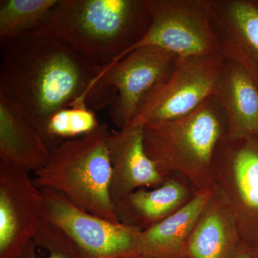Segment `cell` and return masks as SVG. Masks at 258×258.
<instances>
[{
    "mask_svg": "<svg viewBox=\"0 0 258 258\" xmlns=\"http://www.w3.org/2000/svg\"><path fill=\"white\" fill-rule=\"evenodd\" d=\"M125 258H148L145 257V256L141 255V254H139V255L132 256V257H128Z\"/></svg>",
    "mask_w": 258,
    "mask_h": 258,
    "instance_id": "obj_23",
    "label": "cell"
},
{
    "mask_svg": "<svg viewBox=\"0 0 258 258\" xmlns=\"http://www.w3.org/2000/svg\"><path fill=\"white\" fill-rule=\"evenodd\" d=\"M100 125L93 110L86 106L62 108L51 115L39 129L50 148L93 132Z\"/></svg>",
    "mask_w": 258,
    "mask_h": 258,
    "instance_id": "obj_17",
    "label": "cell"
},
{
    "mask_svg": "<svg viewBox=\"0 0 258 258\" xmlns=\"http://www.w3.org/2000/svg\"><path fill=\"white\" fill-rule=\"evenodd\" d=\"M184 195L181 185L168 181L152 191L139 189L126 195L113 205L115 215L119 223L132 228L135 224H149L152 227L175 208Z\"/></svg>",
    "mask_w": 258,
    "mask_h": 258,
    "instance_id": "obj_15",
    "label": "cell"
},
{
    "mask_svg": "<svg viewBox=\"0 0 258 258\" xmlns=\"http://www.w3.org/2000/svg\"><path fill=\"white\" fill-rule=\"evenodd\" d=\"M249 253H250V252H249ZM250 254L252 258H258V247L257 249H254L253 252L250 253Z\"/></svg>",
    "mask_w": 258,
    "mask_h": 258,
    "instance_id": "obj_22",
    "label": "cell"
},
{
    "mask_svg": "<svg viewBox=\"0 0 258 258\" xmlns=\"http://www.w3.org/2000/svg\"><path fill=\"white\" fill-rule=\"evenodd\" d=\"M0 100L39 131L62 108L111 106L116 93L103 67L91 63L50 32L34 29L0 42Z\"/></svg>",
    "mask_w": 258,
    "mask_h": 258,
    "instance_id": "obj_1",
    "label": "cell"
},
{
    "mask_svg": "<svg viewBox=\"0 0 258 258\" xmlns=\"http://www.w3.org/2000/svg\"><path fill=\"white\" fill-rule=\"evenodd\" d=\"M234 258H252L248 251H240Z\"/></svg>",
    "mask_w": 258,
    "mask_h": 258,
    "instance_id": "obj_21",
    "label": "cell"
},
{
    "mask_svg": "<svg viewBox=\"0 0 258 258\" xmlns=\"http://www.w3.org/2000/svg\"><path fill=\"white\" fill-rule=\"evenodd\" d=\"M111 165L109 193L113 205L135 191L162 181L157 165L145 152L143 125L111 132L108 141Z\"/></svg>",
    "mask_w": 258,
    "mask_h": 258,
    "instance_id": "obj_11",
    "label": "cell"
},
{
    "mask_svg": "<svg viewBox=\"0 0 258 258\" xmlns=\"http://www.w3.org/2000/svg\"><path fill=\"white\" fill-rule=\"evenodd\" d=\"M50 155V148L39 131L0 100V160L36 172Z\"/></svg>",
    "mask_w": 258,
    "mask_h": 258,
    "instance_id": "obj_13",
    "label": "cell"
},
{
    "mask_svg": "<svg viewBox=\"0 0 258 258\" xmlns=\"http://www.w3.org/2000/svg\"><path fill=\"white\" fill-rule=\"evenodd\" d=\"M176 57L157 47H139L103 69L102 79L116 93L109 114L118 128L130 126L144 102L169 77Z\"/></svg>",
    "mask_w": 258,
    "mask_h": 258,
    "instance_id": "obj_8",
    "label": "cell"
},
{
    "mask_svg": "<svg viewBox=\"0 0 258 258\" xmlns=\"http://www.w3.org/2000/svg\"><path fill=\"white\" fill-rule=\"evenodd\" d=\"M110 132L105 123L80 138L52 148L48 161L35 172L39 189L60 194L78 208L119 223L110 197Z\"/></svg>",
    "mask_w": 258,
    "mask_h": 258,
    "instance_id": "obj_3",
    "label": "cell"
},
{
    "mask_svg": "<svg viewBox=\"0 0 258 258\" xmlns=\"http://www.w3.org/2000/svg\"><path fill=\"white\" fill-rule=\"evenodd\" d=\"M152 23L129 52L143 47L177 57L222 55L210 19L209 0H147Z\"/></svg>",
    "mask_w": 258,
    "mask_h": 258,
    "instance_id": "obj_6",
    "label": "cell"
},
{
    "mask_svg": "<svg viewBox=\"0 0 258 258\" xmlns=\"http://www.w3.org/2000/svg\"><path fill=\"white\" fill-rule=\"evenodd\" d=\"M41 190L30 171L0 160V258H18L42 222Z\"/></svg>",
    "mask_w": 258,
    "mask_h": 258,
    "instance_id": "obj_9",
    "label": "cell"
},
{
    "mask_svg": "<svg viewBox=\"0 0 258 258\" xmlns=\"http://www.w3.org/2000/svg\"><path fill=\"white\" fill-rule=\"evenodd\" d=\"M214 96L225 111L227 138L258 136V87L243 68L225 58Z\"/></svg>",
    "mask_w": 258,
    "mask_h": 258,
    "instance_id": "obj_12",
    "label": "cell"
},
{
    "mask_svg": "<svg viewBox=\"0 0 258 258\" xmlns=\"http://www.w3.org/2000/svg\"><path fill=\"white\" fill-rule=\"evenodd\" d=\"M147 0H58L41 26L96 66H112L147 33Z\"/></svg>",
    "mask_w": 258,
    "mask_h": 258,
    "instance_id": "obj_2",
    "label": "cell"
},
{
    "mask_svg": "<svg viewBox=\"0 0 258 258\" xmlns=\"http://www.w3.org/2000/svg\"><path fill=\"white\" fill-rule=\"evenodd\" d=\"M205 202V197H197L179 211L142 231L139 254L148 258L179 257L185 238L203 211Z\"/></svg>",
    "mask_w": 258,
    "mask_h": 258,
    "instance_id": "obj_14",
    "label": "cell"
},
{
    "mask_svg": "<svg viewBox=\"0 0 258 258\" xmlns=\"http://www.w3.org/2000/svg\"><path fill=\"white\" fill-rule=\"evenodd\" d=\"M227 121L215 96L189 114L143 125L144 145L159 172L178 165L206 167L221 142Z\"/></svg>",
    "mask_w": 258,
    "mask_h": 258,
    "instance_id": "obj_4",
    "label": "cell"
},
{
    "mask_svg": "<svg viewBox=\"0 0 258 258\" xmlns=\"http://www.w3.org/2000/svg\"><path fill=\"white\" fill-rule=\"evenodd\" d=\"M188 253L191 258H228L229 244L225 226L219 215H208L190 239Z\"/></svg>",
    "mask_w": 258,
    "mask_h": 258,
    "instance_id": "obj_19",
    "label": "cell"
},
{
    "mask_svg": "<svg viewBox=\"0 0 258 258\" xmlns=\"http://www.w3.org/2000/svg\"><path fill=\"white\" fill-rule=\"evenodd\" d=\"M40 189L42 221L60 232L79 258H125L140 254L142 231L85 211L55 191Z\"/></svg>",
    "mask_w": 258,
    "mask_h": 258,
    "instance_id": "obj_5",
    "label": "cell"
},
{
    "mask_svg": "<svg viewBox=\"0 0 258 258\" xmlns=\"http://www.w3.org/2000/svg\"><path fill=\"white\" fill-rule=\"evenodd\" d=\"M58 0H1L0 42L40 28Z\"/></svg>",
    "mask_w": 258,
    "mask_h": 258,
    "instance_id": "obj_16",
    "label": "cell"
},
{
    "mask_svg": "<svg viewBox=\"0 0 258 258\" xmlns=\"http://www.w3.org/2000/svg\"><path fill=\"white\" fill-rule=\"evenodd\" d=\"M222 55L243 68L258 87V0H209Z\"/></svg>",
    "mask_w": 258,
    "mask_h": 258,
    "instance_id": "obj_10",
    "label": "cell"
},
{
    "mask_svg": "<svg viewBox=\"0 0 258 258\" xmlns=\"http://www.w3.org/2000/svg\"><path fill=\"white\" fill-rule=\"evenodd\" d=\"M18 258H79L55 227L42 221L35 238Z\"/></svg>",
    "mask_w": 258,
    "mask_h": 258,
    "instance_id": "obj_20",
    "label": "cell"
},
{
    "mask_svg": "<svg viewBox=\"0 0 258 258\" xmlns=\"http://www.w3.org/2000/svg\"><path fill=\"white\" fill-rule=\"evenodd\" d=\"M225 57H176L167 80L144 102L131 125L164 121L189 114L216 93Z\"/></svg>",
    "mask_w": 258,
    "mask_h": 258,
    "instance_id": "obj_7",
    "label": "cell"
},
{
    "mask_svg": "<svg viewBox=\"0 0 258 258\" xmlns=\"http://www.w3.org/2000/svg\"><path fill=\"white\" fill-rule=\"evenodd\" d=\"M240 143L227 150L236 183L244 205L258 213V136L238 139Z\"/></svg>",
    "mask_w": 258,
    "mask_h": 258,
    "instance_id": "obj_18",
    "label": "cell"
}]
</instances>
